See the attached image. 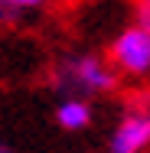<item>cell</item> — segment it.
<instances>
[{"label": "cell", "mask_w": 150, "mask_h": 153, "mask_svg": "<svg viewBox=\"0 0 150 153\" xmlns=\"http://www.w3.org/2000/svg\"><path fill=\"white\" fill-rule=\"evenodd\" d=\"M111 65L121 75H150V30H144L140 23L127 26L111 46Z\"/></svg>", "instance_id": "1"}, {"label": "cell", "mask_w": 150, "mask_h": 153, "mask_svg": "<svg viewBox=\"0 0 150 153\" xmlns=\"http://www.w3.org/2000/svg\"><path fill=\"white\" fill-rule=\"evenodd\" d=\"M59 82L75 91L98 94V91H111L118 78H114V68L108 62H101L98 56H78L59 68Z\"/></svg>", "instance_id": "2"}, {"label": "cell", "mask_w": 150, "mask_h": 153, "mask_svg": "<svg viewBox=\"0 0 150 153\" xmlns=\"http://www.w3.org/2000/svg\"><path fill=\"white\" fill-rule=\"evenodd\" d=\"M150 147V111H131L111 134L108 153H144Z\"/></svg>", "instance_id": "3"}, {"label": "cell", "mask_w": 150, "mask_h": 153, "mask_svg": "<svg viewBox=\"0 0 150 153\" xmlns=\"http://www.w3.org/2000/svg\"><path fill=\"white\" fill-rule=\"evenodd\" d=\"M88 121H91V108L82 98H65L56 108V124L62 130H82V127H88Z\"/></svg>", "instance_id": "4"}, {"label": "cell", "mask_w": 150, "mask_h": 153, "mask_svg": "<svg viewBox=\"0 0 150 153\" xmlns=\"http://www.w3.org/2000/svg\"><path fill=\"white\" fill-rule=\"evenodd\" d=\"M43 0H0V20L7 23V20H13L20 10H33V7H39Z\"/></svg>", "instance_id": "5"}, {"label": "cell", "mask_w": 150, "mask_h": 153, "mask_svg": "<svg viewBox=\"0 0 150 153\" xmlns=\"http://www.w3.org/2000/svg\"><path fill=\"white\" fill-rule=\"evenodd\" d=\"M137 23L150 30V0H137Z\"/></svg>", "instance_id": "6"}, {"label": "cell", "mask_w": 150, "mask_h": 153, "mask_svg": "<svg viewBox=\"0 0 150 153\" xmlns=\"http://www.w3.org/2000/svg\"><path fill=\"white\" fill-rule=\"evenodd\" d=\"M0 153H13V150H10V147H3V143H0Z\"/></svg>", "instance_id": "7"}]
</instances>
